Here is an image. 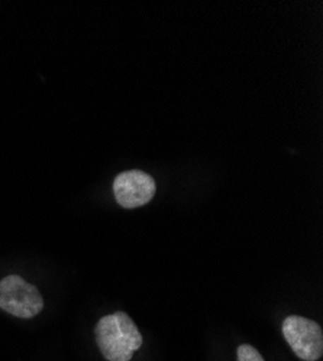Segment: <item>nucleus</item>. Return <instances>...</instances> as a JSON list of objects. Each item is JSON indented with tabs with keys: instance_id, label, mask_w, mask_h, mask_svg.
I'll use <instances>...</instances> for the list:
<instances>
[{
	"instance_id": "f257e3e1",
	"label": "nucleus",
	"mask_w": 323,
	"mask_h": 361,
	"mask_svg": "<svg viewBox=\"0 0 323 361\" xmlns=\"http://www.w3.org/2000/svg\"><path fill=\"white\" fill-rule=\"evenodd\" d=\"M95 340L107 361H131L143 343L134 319L121 311L99 319Z\"/></svg>"
},
{
	"instance_id": "f03ea898",
	"label": "nucleus",
	"mask_w": 323,
	"mask_h": 361,
	"mask_svg": "<svg viewBox=\"0 0 323 361\" xmlns=\"http://www.w3.org/2000/svg\"><path fill=\"white\" fill-rule=\"evenodd\" d=\"M0 310L29 319L44 310V299L37 286L18 275H9L0 281Z\"/></svg>"
},
{
	"instance_id": "7ed1b4c3",
	"label": "nucleus",
	"mask_w": 323,
	"mask_h": 361,
	"mask_svg": "<svg viewBox=\"0 0 323 361\" xmlns=\"http://www.w3.org/2000/svg\"><path fill=\"white\" fill-rule=\"evenodd\" d=\"M283 336L302 361H317L323 355V331L313 319L290 315L283 321Z\"/></svg>"
},
{
	"instance_id": "20e7f679",
	"label": "nucleus",
	"mask_w": 323,
	"mask_h": 361,
	"mask_svg": "<svg viewBox=\"0 0 323 361\" xmlns=\"http://www.w3.org/2000/svg\"><path fill=\"white\" fill-rule=\"evenodd\" d=\"M157 191L155 180L139 169L125 171L113 180V194L121 207L132 209L148 204Z\"/></svg>"
},
{
	"instance_id": "39448f33",
	"label": "nucleus",
	"mask_w": 323,
	"mask_h": 361,
	"mask_svg": "<svg viewBox=\"0 0 323 361\" xmlns=\"http://www.w3.org/2000/svg\"><path fill=\"white\" fill-rule=\"evenodd\" d=\"M237 361H266L261 353L249 345V344H242L237 350Z\"/></svg>"
}]
</instances>
